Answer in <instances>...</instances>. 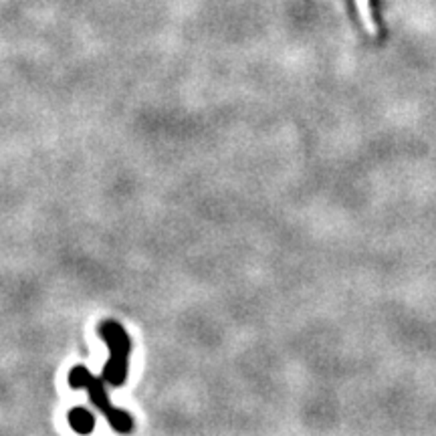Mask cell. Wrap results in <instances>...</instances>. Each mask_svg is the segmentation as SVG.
<instances>
[{"label": "cell", "mask_w": 436, "mask_h": 436, "mask_svg": "<svg viewBox=\"0 0 436 436\" xmlns=\"http://www.w3.org/2000/svg\"><path fill=\"white\" fill-rule=\"evenodd\" d=\"M358 11H360V16H362V23H364L365 31L372 36L377 35V26L376 21H374V12H372V6H370V0H354Z\"/></svg>", "instance_id": "cell-4"}, {"label": "cell", "mask_w": 436, "mask_h": 436, "mask_svg": "<svg viewBox=\"0 0 436 436\" xmlns=\"http://www.w3.org/2000/svg\"><path fill=\"white\" fill-rule=\"evenodd\" d=\"M99 335L109 348V360L103 367V380L111 384L113 388L121 386L128 377V365H130L131 340L128 331L121 328L116 319H106L99 323Z\"/></svg>", "instance_id": "cell-2"}, {"label": "cell", "mask_w": 436, "mask_h": 436, "mask_svg": "<svg viewBox=\"0 0 436 436\" xmlns=\"http://www.w3.org/2000/svg\"><path fill=\"white\" fill-rule=\"evenodd\" d=\"M69 384L75 390H87L91 404H93L97 410H101V414L106 416V420L113 430H118L119 435H130L133 430V418L131 414L126 410H119L116 408L109 398H107V392L103 388V382L99 377H95L85 365H75L71 372H69Z\"/></svg>", "instance_id": "cell-1"}, {"label": "cell", "mask_w": 436, "mask_h": 436, "mask_svg": "<svg viewBox=\"0 0 436 436\" xmlns=\"http://www.w3.org/2000/svg\"><path fill=\"white\" fill-rule=\"evenodd\" d=\"M71 428L77 432V435H91L95 428V418L93 414L85 408H73L69 416H67Z\"/></svg>", "instance_id": "cell-3"}]
</instances>
